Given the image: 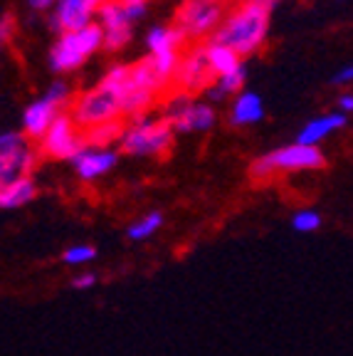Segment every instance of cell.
<instances>
[{
	"instance_id": "26",
	"label": "cell",
	"mask_w": 353,
	"mask_h": 356,
	"mask_svg": "<svg viewBox=\"0 0 353 356\" xmlns=\"http://www.w3.org/2000/svg\"><path fill=\"white\" fill-rule=\"evenodd\" d=\"M122 3V8H124V13L129 15V20L136 25L138 20H144L146 17V13H149V8H151V0H119Z\"/></svg>"
},
{
	"instance_id": "20",
	"label": "cell",
	"mask_w": 353,
	"mask_h": 356,
	"mask_svg": "<svg viewBox=\"0 0 353 356\" xmlns=\"http://www.w3.org/2000/svg\"><path fill=\"white\" fill-rule=\"evenodd\" d=\"M205 47H208V60H210V67H213V72H215V77H222V74H230V72H235V70H240V67H245L243 57L235 50H230L227 44L208 40Z\"/></svg>"
},
{
	"instance_id": "29",
	"label": "cell",
	"mask_w": 353,
	"mask_h": 356,
	"mask_svg": "<svg viewBox=\"0 0 353 356\" xmlns=\"http://www.w3.org/2000/svg\"><path fill=\"white\" fill-rule=\"evenodd\" d=\"M94 284H97V275H94V273H79L77 277L72 280V287L82 289V292H84V289H92Z\"/></svg>"
},
{
	"instance_id": "32",
	"label": "cell",
	"mask_w": 353,
	"mask_h": 356,
	"mask_svg": "<svg viewBox=\"0 0 353 356\" xmlns=\"http://www.w3.org/2000/svg\"><path fill=\"white\" fill-rule=\"evenodd\" d=\"M249 3H254V6H260V8H265V10H274L277 6H279V0H249Z\"/></svg>"
},
{
	"instance_id": "13",
	"label": "cell",
	"mask_w": 353,
	"mask_h": 356,
	"mask_svg": "<svg viewBox=\"0 0 353 356\" xmlns=\"http://www.w3.org/2000/svg\"><path fill=\"white\" fill-rule=\"evenodd\" d=\"M97 25L104 35V50L106 52H122L133 40V22L124 13L119 0H104L97 10Z\"/></svg>"
},
{
	"instance_id": "8",
	"label": "cell",
	"mask_w": 353,
	"mask_h": 356,
	"mask_svg": "<svg viewBox=\"0 0 353 356\" xmlns=\"http://www.w3.org/2000/svg\"><path fill=\"white\" fill-rule=\"evenodd\" d=\"M69 117L77 122L79 129H92L97 124L114 122V119H124L122 111V95L106 82H97L94 87H87L77 92L69 106Z\"/></svg>"
},
{
	"instance_id": "2",
	"label": "cell",
	"mask_w": 353,
	"mask_h": 356,
	"mask_svg": "<svg viewBox=\"0 0 353 356\" xmlns=\"http://www.w3.org/2000/svg\"><path fill=\"white\" fill-rule=\"evenodd\" d=\"M173 141H176V129L161 114L149 111L126 119L119 149L133 159H163L171 154Z\"/></svg>"
},
{
	"instance_id": "19",
	"label": "cell",
	"mask_w": 353,
	"mask_h": 356,
	"mask_svg": "<svg viewBox=\"0 0 353 356\" xmlns=\"http://www.w3.org/2000/svg\"><path fill=\"white\" fill-rule=\"evenodd\" d=\"M35 198H38V184L33 176H22L0 184V208L3 211H15V208L28 206Z\"/></svg>"
},
{
	"instance_id": "1",
	"label": "cell",
	"mask_w": 353,
	"mask_h": 356,
	"mask_svg": "<svg viewBox=\"0 0 353 356\" xmlns=\"http://www.w3.org/2000/svg\"><path fill=\"white\" fill-rule=\"evenodd\" d=\"M270 10L254 6L249 0H240L238 6L227 10L225 20L213 35L215 42L227 44L230 50L238 52L243 60L260 55L262 47L270 38Z\"/></svg>"
},
{
	"instance_id": "31",
	"label": "cell",
	"mask_w": 353,
	"mask_h": 356,
	"mask_svg": "<svg viewBox=\"0 0 353 356\" xmlns=\"http://www.w3.org/2000/svg\"><path fill=\"white\" fill-rule=\"evenodd\" d=\"M60 0H28V6L38 13H47V10H55V6Z\"/></svg>"
},
{
	"instance_id": "23",
	"label": "cell",
	"mask_w": 353,
	"mask_h": 356,
	"mask_svg": "<svg viewBox=\"0 0 353 356\" xmlns=\"http://www.w3.org/2000/svg\"><path fill=\"white\" fill-rule=\"evenodd\" d=\"M161 228H163V213L151 211V213H144L141 218H136V220L129 225L126 238L133 240V243H144V240L154 238Z\"/></svg>"
},
{
	"instance_id": "33",
	"label": "cell",
	"mask_w": 353,
	"mask_h": 356,
	"mask_svg": "<svg viewBox=\"0 0 353 356\" xmlns=\"http://www.w3.org/2000/svg\"><path fill=\"white\" fill-rule=\"evenodd\" d=\"M0 47H3V42H0Z\"/></svg>"
},
{
	"instance_id": "24",
	"label": "cell",
	"mask_w": 353,
	"mask_h": 356,
	"mask_svg": "<svg viewBox=\"0 0 353 356\" xmlns=\"http://www.w3.org/2000/svg\"><path fill=\"white\" fill-rule=\"evenodd\" d=\"M62 260H65V265H69V267L89 265L92 260H97V248H94V245H89V243L69 245V248L62 252Z\"/></svg>"
},
{
	"instance_id": "28",
	"label": "cell",
	"mask_w": 353,
	"mask_h": 356,
	"mask_svg": "<svg viewBox=\"0 0 353 356\" xmlns=\"http://www.w3.org/2000/svg\"><path fill=\"white\" fill-rule=\"evenodd\" d=\"M331 82L336 84V87H346V84H353V65L338 67L336 72H334Z\"/></svg>"
},
{
	"instance_id": "5",
	"label": "cell",
	"mask_w": 353,
	"mask_h": 356,
	"mask_svg": "<svg viewBox=\"0 0 353 356\" xmlns=\"http://www.w3.org/2000/svg\"><path fill=\"white\" fill-rule=\"evenodd\" d=\"M99 50H104V35L97 22L79 30H67L57 35L55 44L50 47V67L57 74L77 72Z\"/></svg>"
},
{
	"instance_id": "15",
	"label": "cell",
	"mask_w": 353,
	"mask_h": 356,
	"mask_svg": "<svg viewBox=\"0 0 353 356\" xmlns=\"http://www.w3.org/2000/svg\"><path fill=\"white\" fill-rule=\"evenodd\" d=\"M119 163V151L114 149H97V146H87L77 159H72L74 176L82 184H97L104 176H109Z\"/></svg>"
},
{
	"instance_id": "11",
	"label": "cell",
	"mask_w": 353,
	"mask_h": 356,
	"mask_svg": "<svg viewBox=\"0 0 353 356\" xmlns=\"http://www.w3.org/2000/svg\"><path fill=\"white\" fill-rule=\"evenodd\" d=\"M87 149V136H84V129L77 127L69 111L62 114L55 124H52L44 136L38 141V151L42 159H50V161H69L77 159V154Z\"/></svg>"
},
{
	"instance_id": "16",
	"label": "cell",
	"mask_w": 353,
	"mask_h": 356,
	"mask_svg": "<svg viewBox=\"0 0 353 356\" xmlns=\"http://www.w3.org/2000/svg\"><path fill=\"white\" fill-rule=\"evenodd\" d=\"M215 124H217V111L213 106V102H203L195 97L190 102V106L181 114V119L173 124V129L178 134H203L210 131Z\"/></svg>"
},
{
	"instance_id": "3",
	"label": "cell",
	"mask_w": 353,
	"mask_h": 356,
	"mask_svg": "<svg viewBox=\"0 0 353 356\" xmlns=\"http://www.w3.org/2000/svg\"><path fill=\"white\" fill-rule=\"evenodd\" d=\"M326 166V156L319 146L306 144H287L279 149H272L267 154L257 156L249 163V178L254 184H267L279 173H304V171H321Z\"/></svg>"
},
{
	"instance_id": "30",
	"label": "cell",
	"mask_w": 353,
	"mask_h": 356,
	"mask_svg": "<svg viewBox=\"0 0 353 356\" xmlns=\"http://www.w3.org/2000/svg\"><path fill=\"white\" fill-rule=\"evenodd\" d=\"M336 109L341 111V114H346V117H348V114H353V95H351V92H346V95L338 97Z\"/></svg>"
},
{
	"instance_id": "21",
	"label": "cell",
	"mask_w": 353,
	"mask_h": 356,
	"mask_svg": "<svg viewBox=\"0 0 353 356\" xmlns=\"http://www.w3.org/2000/svg\"><path fill=\"white\" fill-rule=\"evenodd\" d=\"M245 82H247V70L240 67L235 72L230 74H222V77H215V84L205 92L210 102H225L232 99V97H238L240 92L245 89Z\"/></svg>"
},
{
	"instance_id": "18",
	"label": "cell",
	"mask_w": 353,
	"mask_h": 356,
	"mask_svg": "<svg viewBox=\"0 0 353 356\" xmlns=\"http://www.w3.org/2000/svg\"><path fill=\"white\" fill-rule=\"evenodd\" d=\"M265 119V102L254 92H240L238 97H232L230 109H227V122L232 127H252V124Z\"/></svg>"
},
{
	"instance_id": "27",
	"label": "cell",
	"mask_w": 353,
	"mask_h": 356,
	"mask_svg": "<svg viewBox=\"0 0 353 356\" xmlns=\"http://www.w3.org/2000/svg\"><path fill=\"white\" fill-rule=\"evenodd\" d=\"M15 35H17V20H15V17H13L10 13L0 15V42H3V44L10 42Z\"/></svg>"
},
{
	"instance_id": "6",
	"label": "cell",
	"mask_w": 353,
	"mask_h": 356,
	"mask_svg": "<svg viewBox=\"0 0 353 356\" xmlns=\"http://www.w3.org/2000/svg\"><path fill=\"white\" fill-rule=\"evenodd\" d=\"M74 99V89L65 82V79H57L47 87L44 95H40L38 99H33L25 111H22V129L20 131L33 139L38 144L40 139L44 136V131L62 117L69 111Z\"/></svg>"
},
{
	"instance_id": "7",
	"label": "cell",
	"mask_w": 353,
	"mask_h": 356,
	"mask_svg": "<svg viewBox=\"0 0 353 356\" xmlns=\"http://www.w3.org/2000/svg\"><path fill=\"white\" fill-rule=\"evenodd\" d=\"M230 8V0H183L173 17V25L181 30L188 44L213 40Z\"/></svg>"
},
{
	"instance_id": "22",
	"label": "cell",
	"mask_w": 353,
	"mask_h": 356,
	"mask_svg": "<svg viewBox=\"0 0 353 356\" xmlns=\"http://www.w3.org/2000/svg\"><path fill=\"white\" fill-rule=\"evenodd\" d=\"M124 124L126 119H114V122L97 124V127L87 129L84 136H87V146H97V149H114L119 141H122Z\"/></svg>"
},
{
	"instance_id": "14",
	"label": "cell",
	"mask_w": 353,
	"mask_h": 356,
	"mask_svg": "<svg viewBox=\"0 0 353 356\" xmlns=\"http://www.w3.org/2000/svg\"><path fill=\"white\" fill-rule=\"evenodd\" d=\"M104 0H60L52 10L50 25L57 35L67 33V30H79L87 28L97 20V10Z\"/></svg>"
},
{
	"instance_id": "17",
	"label": "cell",
	"mask_w": 353,
	"mask_h": 356,
	"mask_svg": "<svg viewBox=\"0 0 353 356\" xmlns=\"http://www.w3.org/2000/svg\"><path fill=\"white\" fill-rule=\"evenodd\" d=\"M346 114L341 111H331V114H321V117H314L309 122L304 124L297 134V141L299 144H306V146H321V141L329 139L331 134L341 131L346 127Z\"/></svg>"
},
{
	"instance_id": "25",
	"label": "cell",
	"mask_w": 353,
	"mask_h": 356,
	"mask_svg": "<svg viewBox=\"0 0 353 356\" xmlns=\"http://www.w3.org/2000/svg\"><path fill=\"white\" fill-rule=\"evenodd\" d=\"M321 216L311 208H304V211H297L292 216V228L297 233H316L321 228Z\"/></svg>"
},
{
	"instance_id": "10",
	"label": "cell",
	"mask_w": 353,
	"mask_h": 356,
	"mask_svg": "<svg viewBox=\"0 0 353 356\" xmlns=\"http://www.w3.org/2000/svg\"><path fill=\"white\" fill-rule=\"evenodd\" d=\"M188 47V40L183 38V33L176 25H154V28L146 33V50L149 57L154 60L156 70L168 84L173 87V79H176L178 65H181V57Z\"/></svg>"
},
{
	"instance_id": "4",
	"label": "cell",
	"mask_w": 353,
	"mask_h": 356,
	"mask_svg": "<svg viewBox=\"0 0 353 356\" xmlns=\"http://www.w3.org/2000/svg\"><path fill=\"white\" fill-rule=\"evenodd\" d=\"M171 84L161 77L156 70L154 60L149 55L144 60L129 65V79L126 87L122 89V111L124 119L138 117V114H149L158 106L161 97L166 95Z\"/></svg>"
},
{
	"instance_id": "9",
	"label": "cell",
	"mask_w": 353,
	"mask_h": 356,
	"mask_svg": "<svg viewBox=\"0 0 353 356\" xmlns=\"http://www.w3.org/2000/svg\"><path fill=\"white\" fill-rule=\"evenodd\" d=\"M40 159L38 144L22 131H0V184L33 176Z\"/></svg>"
},
{
	"instance_id": "12",
	"label": "cell",
	"mask_w": 353,
	"mask_h": 356,
	"mask_svg": "<svg viewBox=\"0 0 353 356\" xmlns=\"http://www.w3.org/2000/svg\"><path fill=\"white\" fill-rule=\"evenodd\" d=\"M213 84H215V72H213V67H210L205 42L188 44L181 57V65H178L173 87L183 89V92H188V95H193V97H200V95H205Z\"/></svg>"
}]
</instances>
